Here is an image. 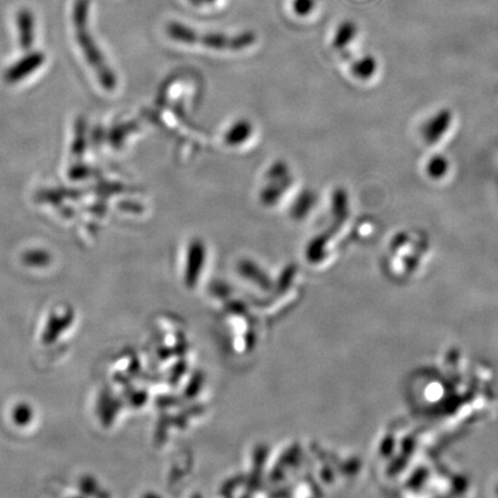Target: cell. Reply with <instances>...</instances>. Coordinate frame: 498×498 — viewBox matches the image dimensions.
Returning <instances> with one entry per match:
<instances>
[{"label": "cell", "mask_w": 498, "mask_h": 498, "mask_svg": "<svg viewBox=\"0 0 498 498\" xmlns=\"http://www.w3.org/2000/svg\"><path fill=\"white\" fill-rule=\"evenodd\" d=\"M166 32L174 42L185 45H201V48L214 51L239 52L256 43V35L253 32H242L234 35L220 32H200L178 21L169 23Z\"/></svg>", "instance_id": "1"}, {"label": "cell", "mask_w": 498, "mask_h": 498, "mask_svg": "<svg viewBox=\"0 0 498 498\" xmlns=\"http://www.w3.org/2000/svg\"><path fill=\"white\" fill-rule=\"evenodd\" d=\"M265 180L267 184L262 188L260 200L265 207H273L278 205L284 194L290 189L293 179L287 163L278 160L269 167Z\"/></svg>", "instance_id": "2"}, {"label": "cell", "mask_w": 498, "mask_h": 498, "mask_svg": "<svg viewBox=\"0 0 498 498\" xmlns=\"http://www.w3.org/2000/svg\"><path fill=\"white\" fill-rule=\"evenodd\" d=\"M253 133L254 126L251 121L241 118L227 128V133L224 135V142L230 147H238L246 143L251 138Z\"/></svg>", "instance_id": "3"}, {"label": "cell", "mask_w": 498, "mask_h": 498, "mask_svg": "<svg viewBox=\"0 0 498 498\" xmlns=\"http://www.w3.org/2000/svg\"><path fill=\"white\" fill-rule=\"evenodd\" d=\"M43 63V56L41 53H32L29 57L22 59L20 63L15 64L13 68H10L6 72V80L8 82H17L19 80L25 78L27 75L30 74L32 72L35 71L36 68H39Z\"/></svg>", "instance_id": "4"}, {"label": "cell", "mask_w": 498, "mask_h": 498, "mask_svg": "<svg viewBox=\"0 0 498 498\" xmlns=\"http://www.w3.org/2000/svg\"><path fill=\"white\" fill-rule=\"evenodd\" d=\"M316 201H318V196L314 191H309V189L301 191L291 207V215L293 216L294 218H304L315 208Z\"/></svg>", "instance_id": "5"}, {"label": "cell", "mask_w": 498, "mask_h": 498, "mask_svg": "<svg viewBox=\"0 0 498 498\" xmlns=\"http://www.w3.org/2000/svg\"><path fill=\"white\" fill-rule=\"evenodd\" d=\"M18 25L20 27V43L23 49H29L34 39L32 17L29 12H21L18 15Z\"/></svg>", "instance_id": "6"}, {"label": "cell", "mask_w": 498, "mask_h": 498, "mask_svg": "<svg viewBox=\"0 0 498 498\" xmlns=\"http://www.w3.org/2000/svg\"><path fill=\"white\" fill-rule=\"evenodd\" d=\"M355 32H357V27L353 22H343L337 29L332 44L336 49H344L354 39Z\"/></svg>", "instance_id": "7"}, {"label": "cell", "mask_w": 498, "mask_h": 498, "mask_svg": "<svg viewBox=\"0 0 498 498\" xmlns=\"http://www.w3.org/2000/svg\"><path fill=\"white\" fill-rule=\"evenodd\" d=\"M316 1L315 0H293L292 1V11L298 17H308L314 12Z\"/></svg>", "instance_id": "8"}, {"label": "cell", "mask_w": 498, "mask_h": 498, "mask_svg": "<svg viewBox=\"0 0 498 498\" xmlns=\"http://www.w3.org/2000/svg\"><path fill=\"white\" fill-rule=\"evenodd\" d=\"M214 0H193L195 4H205V3H212Z\"/></svg>", "instance_id": "9"}]
</instances>
